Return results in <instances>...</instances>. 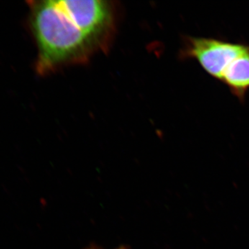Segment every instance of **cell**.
<instances>
[{
	"label": "cell",
	"instance_id": "6da1fadb",
	"mask_svg": "<svg viewBox=\"0 0 249 249\" xmlns=\"http://www.w3.org/2000/svg\"><path fill=\"white\" fill-rule=\"evenodd\" d=\"M31 29L37 47L36 71L46 76L83 65L98 53L83 29L62 7L60 0L30 3Z\"/></svg>",
	"mask_w": 249,
	"mask_h": 249
},
{
	"label": "cell",
	"instance_id": "3957f363",
	"mask_svg": "<svg viewBox=\"0 0 249 249\" xmlns=\"http://www.w3.org/2000/svg\"><path fill=\"white\" fill-rule=\"evenodd\" d=\"M245 45L203 37H187L183 57L194 58L205 71L220 80L227 67L245 49Z\"/></svg>",
	"mask_w": 249,
	"mask_h": 249
},
{
	"label": "cell",
	"instance_id": "5b68a950",
	"mask_svg": "<svg viewBox=\"0 0 249 249\" xmlns=\"http://www.w3.org/2000/svg\"><path fill=\"white\" fill-rule=\"evenodd\" d=\"M89 249H102L97 248V247H90V248ZM116 249H127L124 248V247H120V248Z\"/></svg>",
	"mask_w": 249,
	"mask_h": 249
},
{
	"label": "cell",
	"instance_id": "277c9868",
	"mask_svg": "<svg viewBox=\"0 0 249 249\" xmlns=\"http://www.w3.org/2000/svg\"><path fill=\"white\" fill-rule=\"evenodd\" d=\"M220 80L237 98L244 99L249 89V45H245L242 53L227 67Z\"/></svg>",
	"mask_w": 249,
	"mask_h": 249
},
{
	"label": "cell",
	"instance_id": "7a4b0ae2",
	"mask_svg": "<svg viewBox=\"0 0 249 249\" xmlns=\"http://www.w3.org/2000/svg\"><path fill=\"white\" fill-rule=\"evenodd\" d=\"M60 1L67 14L89 37L98 53L109 51L117 29L116 2L105 0Z\"/></svg>",
	"mask_w": 249,
	"mask_h": 249
}]
</instances>
